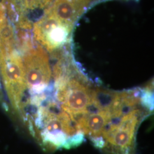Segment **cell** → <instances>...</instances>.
Segmentation results:
<instances>
[{"mask_svg":"<svg viewBox=\"0 0 154 154\" xmlns=\"http://www.w3.org/2000/svg\"><path fill=\"white\" fill-rule=\"evenodd\" d=\"M26 91L22 58L16 48L9 22L0 34V102L13 118L21 108Z\"/></svg>","mask_w":154,"mask_h":154,"instance_id":"cell-1","label":"cell"},{"mask_svg":"<svg viewBox=\"0 0 154 154\" xmlns=\"http://www.w3.org/2000/svg\"><path fill=\"white\" fill-rule=\"evenodd\" d=\"M27 46L29 48L25 50L22 58L26 84L25 98L28 91L36 95L43 93L48 88L52 75L46 50L39 44L33 46L28 43Z\"/></svg>","mask_w":154,"mask_h":154,"instance_id":"cell-2","label":"cell"},{"mask_svg":"<svg viewBox=\"0 0 154 154\" xmlns=\"http://www.w3.org/2000/svg\"><path fill=\"white\" fill-rule=\"evenodd\" d=\"M72 28L59 20L46 9L33 24L34 37L45 49L53 53L67 42Z\"/></svg>","mask_w":154,"mask_h":154,"instance_id":"cell-3","label":"cell"},{"mask_svg":"<svg viewBox=\"0 0 154 154\" xmlns=\"http://www.w3.org/2000/svg\"><path fill=\"white\" fill-rule=\"evenodd\" d=\"M54 0H6L9 16L19 28L31 29V18L35 14L44 13Z\"/></svg>","mask_w":154,"mask_h":154,"instance_id":"cell-4","label":"cell"},{"mask_svg":"<svg viewBox=\"0 0 154 154\" xmlns=\"http://www.w3.org/2000/svg\"><path fill=\"white\" fill-rule=\"evenodd\" d=\"M95 0H54L47 10L66 24L73 26L79 17Z\"/></svg>","mask_w":154,"mask_h":154,"instance_id":"cell-5","label":"cell"},{"mask_svg":"<svg viewBox=\"0 0 154 154\" xmlns=\"http://www.w3.org/2000/svg\"><path fill=\"white\" fill-rule=\"evenodd\" d=\"M111 118V113L109 111L99 110L89 113L88 116L83 115L78 120V127L92 137L99 136Z\"/></svg>","mask_w":154,"mask_h":154,"instance_id":"cell-6","label":"cell"},{"mask_svg":"<svg viewBox=\"0 0 154 154\" xmlns=\"http://www.w3.org/2000/svg\"><path fill=\"white\" fill-rule=\"evenodd\" d=\"M9 22L5 6L0 4V34L2 29Z\"/></svg>","mask_w":154,"mask_h":154,"instance_id":"cell-7","label":"cell"}]
</instances>
